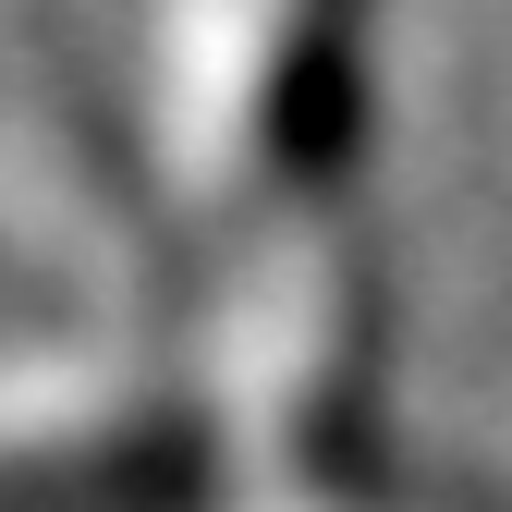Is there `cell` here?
I'll return each instance as SVG.
<instances>
[{
  "label": "cell",
  "mask_w": 512,
  "mask_h": 512,
  "mask_svg": "<svg viewBox=\"0 0 512 512\" xmlns=\"http://www.w3.org/2000/svg\"><path fill=\"white\" fill-rule=\"evenodd\" d=\"M0 512H208V439L196 427H135V439L0 464Z\"/></svg>",
  "instance_id": "1"
}]
</instances>
